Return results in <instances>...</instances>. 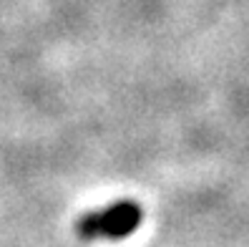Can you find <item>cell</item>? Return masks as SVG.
I'll return each instance as SVG.
<instances>
[{"label":"cell","mask_w":249,"mask_h":247,"mask_svg":"<svg viewBox=\"0 0 249 247\" xmlns=\"http://www.w3.org/2000/svg\"><path fill=\"white\" fill-rule=\"evenodd\" d=\"M143 222V209L134 199H116L104 209H93L76 222V235L91 240H126Z\"/></svg>","instance_id":"cell-1"}]
</instances>
